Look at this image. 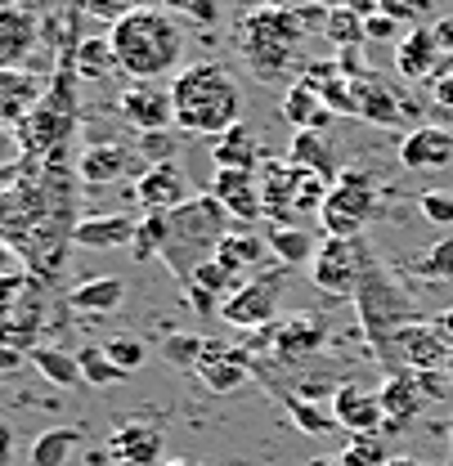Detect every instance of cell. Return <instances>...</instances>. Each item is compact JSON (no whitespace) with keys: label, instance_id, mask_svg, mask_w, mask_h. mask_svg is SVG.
<instances>
[{"label":"cell","instance_id":"d4e9b609","mask_svg":"<svg viewBox=\"0 0 453 466\" xmlns=\"http://www.w3.org/2000/svg\"><path fill=\"white\" fill-rule=\"evenodd\" d=\"M396 72L404 81H427L440 72V41L431 27H408L396 41Z\"/></svg>","mask_w":453,"mask_h":466},{"label":"cell","instance_id":"ee69618b","mask_svg":"<svg viewBox=\"0 0 453 466\" xmlns=\"http://www.w3.org/2000/svg\"><path fill=\"white\" fill-rule=\"evenodd\" d=\"M382 14H391L399 27H427V18L436 14V0H382Z\"/></svg>","mask_w":453,"mask_h":466},{"label":"cell","instance_id":"2e32d148","mask_svg":"<svg viewBox=\"0 0 453 466\" xmlns=\"http://www.w3.org/2000/svg\"><path fill=\"white\" fill-rule=\"evenodd\" d=\"M256 179H261V202H265L270 225L301 229V216H296V184H301V171H296L287 157H265Z\"/></svg>","mask_w":453,"mask_h":466},{"label":"cell","instance_id":"74e56055","mask_svg":"<svg viewBox=\"0 0 453 466\" xmlns=\"http://www.w3.org/2000/svg\"><path fill=\"white\" fill-rule=\"evenodd\" d=\"M77 368H81V381H86V386H95V390L117 386V381L126 377L113 359L104 354V346H81V350H77Z\"/></svg>","mask_w":453,"mask_h":466},{"label":"cell","instance_id":"9a60e30c","mask_svg":"<svg viewBox=\"0 0 453 466\" xmlns=\"http://www.w3.org/2000/svg\"><path fill=\"white\" fill-rule=\"evenodd\" d=\"M46 41V23L32 5L9 0L0 9V72L9 67H27V58L36 55V46Z\"/></svg>","mask_w":453,"mask_h":466},{"label":"cell","instance_id":"f907efd6","mask_svg":"<svg viewBox=\"0 0 453 466\" xmlns=\"http://www.w3.org/2000/svg\"><path fill=\"white\" fill-rule=\"evenodd\" d=\"M364 32H368V41H399V36H404V27H399L391 14H373V18L364 23Z\"/></svg>","mask_w":453,"mask_h":466},{"label":"cell","instance_id":"f6af8a7d","mask_svg":"<svg viewBox=\"0 0 453 466\" xmlns=\"http://www.w3.org/2000/svg\"><path fill=\"white\" fill-rule=\"evenodd\" d=\"M104 354L113 359L121 372H135V368L149 363V350H144V341H135V337H113V341L104 346Z\"/></svg>","mask_w":453,"mask_h":466},{"label":"cell","instance_id":"cb8c5ba5","mask_svg":"<svg viewBox=\"0 0 453 466\" xmlns=\"http://www.w3.org/2000/svg\"><path fill=\"white\" fill-rule=\"evenodd\" d=\"M135 148L117 144V139H99V144H86L81 157H77V175L81 184H117L121 175L135 167Z\"/></svg>","mask_w":453,"mask_h":466},{"label":"cell","instance_id":"f546056e","mask_svg":"<svg viewBox=\"0 0 453 466\" xmlns=\"http://www.w3.org/2000/svg\"><path fill=\"white\" fill-rule=\"evenodd\" d=\"M399 279H422V283H453V238H440L431 247H422L413 260H404L396 269Z\"/></svg>","mask_w":453,"mask_h":466},{"label":"cell","instance_id":"be15d7a7","mask_svg":"<svg viewBox=\"0 0 453 466\" xmlns=\"http://www.w3.org/2000/svg\"><path fill=\"white\" fill-rule=\"evenodd\" d=\"M449 466H453V462H449Z\"/></svg>","mask_w":453,"mask_h":466},{"label":"cell","instance_id":"6125c7cd","mask_svg":"<svg viewBox=\"0 0 453 466\" xmlns=\"http://www.w3.org/2000/svg\"><path fill=\"white\" fill-rule=\"evenodd\" d=\"M5 5H9V0H0V9H5Z\"/></svg>","mask_w":453,"mask_h":466},{"label":"cell","instance_id":"6f0895ef","mask_svg":"<svg viewBox=\"0 0 453 466\" xmlns=\"http://www.w3.org/2000/svg\"><path fill=\"white\" fill-rule=\"evenodd\" d=\"M305 466H341V458H314V462H305Z\"/></svg>","mask_w":453,"mask_h":466},{"label":"cell","instance_id":"f1b7e54d","mask_svg":"<svg viewBox=\"0 0 453 466\" xmlns=\"http://www.w3.org/2000/svg\"><path fill=\"white\" fill-rule=\"evenodd\" d=\"M211 162H216V171L256 175L261 171V144H256V135H252L247 126H233L229 135H221V139L211 144Z\"/></svg>","mask_w":453,"mask_h":466},{"label":"cell","instance_id":"91938a15","mask_svg":"<svg viewBox=\"0 0 453 466\" xmlns=\"http://www.w3.org/2000/svg\"><path fill=\"white\" fill-rule=\"evenodd\" d=\"M162 466H198V462H184V458H170V462H162Z\"/></svg>","mask_w":453,"mask_h":466},{"label":"cell","instance_id":"d6986e66","mask_svg":"<svg viewBox=\"0 0 453 466\" xmlns=\"http://www.w3.org/2000/svg\"><path fill=\"white\" fill-rule=\"evenodd\" d=\"M221 207L229 211V220L238 225H252V220H265V202H261V179L247 171H216L211 188H207Z\"/></svg>","mask_w":453,"mask_h":466},{"label":"cell","instance_id":"db71d44e","mask_svg":"<svg viewBox=\"0 0 453 466\" xmlns=\"http://www.w3.org/2000/svg\"><path fill=\"white\" fill-rule=\"evenodd\" d=\"M23 363H27V354H23V350L0 346V377H9V372H18Z\"/></svg>","mask_w":453,"mask_h":466},{"label":"cell","instance_id":"5b68a950","mask_svg":"<svg viewBox=\"0 0 453 466\" xmlns=\"http://www.w3.org/2000/svg\"><path fill=\"white\" fill-rule=\"evenodd\" d=\"M355 309H359V323L368 332V341L377 350V359L386 363L396 337L408 323H422L417 305L408 300V288H399V274L391 265H382L368 247L359 251V283H355Z\"/></svg>","mask_w":453,"mask_h":466},{"label":"cell","instance_id":"603a6c76","mask_svg":"<svg viewBox=\"0 0 453 466\" xmlns=\"http://www.w3.org/2000/svg\"><path fill=\"white\" fill-rule=\"evenodd\" d=\"M162 426L153 421H121L108 440V453L121 466H162Z\"/></svg>","mask_w":453,"mask_h":466},{"label":"cell","instance_id":"f35d334b","mask_svg":"<svg viewBox=\"0 0 453 466\" xmlns=\"http://www.w3.org/2000/svg\"><path fill=\"white\" fill-rule=\"evenodd\" d=\"M167 242V211H144L139 225H135V242H130V256L135 260H153Z\"/></svg>","mask_w":453,"mask_h":466},{"label":"cell","instance_id":"ba28073f","mask_svg":"<svg viewBox=\"0 0 453 466\" xmlns=\"http://www.w3.org/2000/svg\"><path fill=\"white\" fill-rule=\"evenodd\" d=\"M287 279H292V269H283V265H270V269L252 274V279L221 305V319H225L229 328H242V332H265L270 323L283 319L279 309H283Z\"/></svg>","mask_w":453,"mask_h":466},{"label":"cell","instance_id":"4fadbf2b","mask_svg":"<svg viewBox=\"0 0 453 466\" xmlns=\"http://www.w3.org/2000/svg\"><path fill=\"white\" fill-rule=\"evenodd\" d=\"M449 341L431 328V323H408L391 346V359H386V377L391 372H445L449 363Z\"/></svg>","mask_w":453,"mask_h":466},{"label":"cell","instance_id":"7bdbcfd3","mask_svg":"<svg viewBox=\"0 0 453 466\" xmlns=\"http://www.w3.org/2000/svg\"><path fill=\"white\" fill-rule=\"evenodd\" d=\"M162 354H167L175 368L193 372V363H198V354H202V337H193V332H170L167 341H162Z\"/></svg>","mask_w":453,"mask_h":466},{"label":"cell","instance_id":"277c9868","mask_svg":"<svg viewBox=\"0 0 453 466\" xmlns=\"http://www.w3.org/2000/svg\"><path fill=\"white\" fill-rule=\"evenodd\" d=\"M229 225H233L229 211L211 193H193L184 207L167 211V242H162L158 260L167 265L170 279H175L180 288L193 279L198 265H207V260L221 251V242L233 233Z\"/></svg>","mask_w":453,"mask_h":466},{"label":"cell","instance_id":"f5cc1de1","mask_svg":"<svg viewBox=\"0 0 453 466\" xmlns=\"http://www.w3.org/2000/svg\"><path fill=\"white\" fill-rule=\"evenodd\" d=\"M14 453H18V440H14V426L0 417V466L14 462Z\"/></svg>","mask_w":453,"mask_h":466},{"label":"cell","instance_id":"4316f807","mask_svg":"<svg viewBox=\"0 0 453 466\" xmlns=\"http://www.w3.org/2000/svg\"><path fill=\"white\" fill-rule=\"evenodd\" d=\"M135 216H86V220H77V229H72V242L77 247H95V251H117V247H130L135 242Z\"/></svg>","mask_w":453,"mask_h":466},{"label":"cell","instance_id":"9c48e42d","mask_svg":"<svg viewBox=\"0 0 453 466\" xmlns=\"http://www.w3.org/2000/svg\"><path fill=\"white\" fill-rule=\"evenodd\" d=\"M333 337V323L314 309H296V314H283L279 323H270L261 332V341L270 346V359L279 368H301L310 359H319V350L328 346Z\"/></svg>","mask_w":453,"mask_h":466},{"label":"cell","instance_id":"8d00e7d4","mask_svg":"<svg viewBox=\"0 0 453 466\" xmlns=\"http://www.w3.org/2000/svg\"><path fill=\"white\" fill-rule=\"evenodd\" d=\"M324 36H328V41H333L337 50H359V46L368 41V32H364V18H359L355 9H345V5H337V9H328Z\"/></svg>","mask_w":453,"mask_h":466},{"label":"cell","instance_id":"44dd1931","mask_svg":"<svg viewBox=\"0 0 453 466\" xmlns=\"http://www.w3.org/2000/svg\"><path fill=\"white\" fill-rule=\"evenodd\" d=\"M399 162L408 171H440L453 162V135L445 126H413L399 135Z\"/></svg>","mask_w":453,"mask_h":466},{"label":"cell","instance_id":"30bf717a","mask_svg":"<svg viewBox=\"0 0 453 466\" xmlns=\"http://www.w3.org/2000/svg\"><path fill=\"white\" fill-rule=\"evenodd\" d=\"M359 251L364 242L359 238H324L314 260H310V279L324 296H341L350 300L355 296V283H359Z\"/></svg>","mask_w":453,"mask_h":466},{"label":"cell","instance_id":"bcb514c9","mask_svg":"<svg viewBox=\"0 0 453 466\" xmlns=\"http://www.w3.org/2000/svg\"><path fill=\"white\" fill-rule=\"evenodd\" d=\"M417 211L431 220V225H453V193H440V188H427L417 198Z\"/></svg>","mask_w":453,"mask_h":466},{"label":"cell","instance_id":"6da1fadb","mask_svg":"<svg viewBox=\"0 0 453 466\" xmlns=\"http://www.w3.org/2000/svg\"><path fill=\"white\" fill-rule=\"evenodd\" d=\"M305 36H310V27L301 18V5L242 0L233 14V50L252 67V76L265 86L287 81V72H301Z\"/></svg>","mask_w":453,"mask_h":466},{"label":"cell","instance_id":"83f0119b","mask_svg":"<svg viewBox=\"0 0 453 466\" xmlns=\"http://www.w3.org/2000/svg\"><path fill=\"white\" fill-rule=\"evenodd\" d=\"M287 162H292L296 171H310V175H319V179H328V184L341 175L333 144H328L324 135H314V130H296V135H292V144H287Z\"/></svg>","mask_w":453,"mask_h":466},{"label":"cell","instance_id":"ab89813d","mask_svg":"<svg viewBox=\"0 0 453 466\" xmlns=\"http://www.w3.org/2000/svg\"><path fill=\"white\" fill-rule=\"evenodd\" d=\"M135 153H139L144 167H175L180 139H175V130H153V135H139L135 139Z\"/></svg>","mask_w":453,"mask_h":466},{"label":"cell","instance_id":"4dcf8cb0","mask_svg":"<svg viewBox=\"0 0 453 466\" xmlns=\"http://www.w3.org/2000/svg\"><path fill=\"white\" fill-rule=\"evenodd\" d=\"M121 300H126V283L113 279V274L108 279H86V283H77L67 291V305L77 314H113Z\"/></svg>","mask_w":453,"mask_h":466},{"label":"cell","instance_id":"d590c367","mask_svg":"<svg viewBox=\"0 0 453 466\" xmlns=\"http://www.w3.org/2000/svg\"><path fill=\"white\" fill-rule=\"evenodd\" d=\"M50 386H77L81 381V368H77V354H67V350H55V346H36L32 350V359H27Z\"/></svg>","mask_w":453,"mask_h":466},{"label":"cell","instance_id":"7402d4cb","mask_svg":"<svg viewBox=\"0 0 453 466\" xmlns=\"http://www.w3.org/2000/svg\"><path fill=\"white\" fill-rule=\"evenodd\" d=\"M193 193H189V179L180 167H144L135 175V202L144 211H175L184 207Z\"/></svg>","mask_w":453,"mask_h":466},{"label":"cell","instance_id":"60d3db41","mask_svg":"<svg viewBox=\"0 0 453 466\" xmlns=\"http://www.w3.org/2000/svg\"><path fill=\"white\" fill-rule=\"evenodd\" d=\"M341 466H386V444H382V435H350V444L337 453Z\"/></svg>","mask_w":453,"mask_h":466},{"label":"cell","instance_id":"816d5d0a","mask_svg":"<svg viewBox=\"0 0 453 466\" xmlns=\"http://www.w3.org/2000/svg\"><path fill=\"white\" fill-rule=\"evenodd\" d=\"M9 274H23V256H18L14 242L0 238V279H9Z\"/></svg>","mask_w":453,"mask_h":466},{"label":"cell","instance_id":"52a82bcc","mask_svg":"<svg viewBox=\"0 0 453 466\" xmlns=\"http://www.w3.org/2000/svg\"><path fill=\"white\" fill-rule=\"evenodd\" d=\"M377 211H382V175L368 167H345L328 188L319 225L328 238H359L368 220H377Z\"/></svg>","mask_w":453,"mask_h":466},{"label":"cell","instance_id":"836d02e7","mask_svg":"<svg viewBox=\"0 0 453 466\" xmlns=\"http://www.w3.org/2000/svg\"><path fill=\"white\" fill-rule=\"evenodd\" d=\"M67 63H72V72H77L81 81H104V76L121 72V67H117L113 46H108V36H86Z\"/></svg>","mask_w":453,"mask_h":466},{"label":"cell","instance_id":"e575fe53","mask_svg":"<svg viewBox=\"0 0 453 466\" xmlns=\"http://www.w3.org/2000/svg\"><path fill=\"white\" fill-rule=\"evenodd\" d=\"M81 444V431L77 426H55V431H41L32 440V466H67L72 453Z\"/></svg>","mask_w":453,"mask_h":466},{"label":"cell","instance_id":"c3c4849f","mask_svg":"<svg viewBox=\"0 0 453 466\" xmlns=\"http://www.w3.org/2000/svg\"><path fill=\"white\" fill-rule=\"evenodd\" d=\"M77 9L113 27V23H117V18H121V14H126V9H130V5H126V0H77Z\"/></svg>","mask_w":453,"mask_h":466},{"label":"cell","instance_id":"e0dca14e","mask_svg":"<svg viewBox=\"0 0 453 466\" xmlns=\"http://www.w3.org/2000/svg\"><path fill=\"white\" fill-rule=\"evenodd\" d=\"M46 90H50V81H46L41 72H32V67H9V72H0V126L18 130L27 116L41 108Z\"/></svg>","mask_w":453,"mask_h":466},{"label":"cell","instance_id":"8fae6325","mask_svg":"<svg viewBox=\"0 0 453 466\" xmlns=\"http://www.w3.org/2000/svg\"><path fill=\"white\" fill-rule=\"evenodd\" d=\"M193 377L216 395H233L238 386L252 381V350L229 346L221 337H202V354L193 363Z\"/></svg>","mask_w":453,"mask_h":466},{"label":"cell","instance_id":"9f6ffc18","mask_svg":"<svg viewBox=\"0 0 453 466\" xmlns=\"http://www.w3.org/2000/svg\"><path fill=\"white\" fill-rule=\"evenodd\" d=\"M386 466H427V462H417V458H391Z\"/></svg>","mask_w":453,"mask_h":466},{"label":"cell","instance_id":"7a4b0ae2","mask_svg":"<svg viewBox=\"0 0 453 466\" xmlns=\"http://www.w3.org/2000/svg\"><path fill=\"white\" fill-rule=\"evenodd\" d=\"M108 46L130 81H162L184 63V23L162 5H130L108 27Z\"/></svg>","mask_w":453,"mask_h":466},{"label":"cell","instance_id":"1f68e13d","mask_svg":"<svg viewBox=\"0 0 453 466\" xmlns=\"http://www.w3.org/2000/svg\"><path fill=\"white\" fill-rule=\"evenodd\" d=\"M274 400L283 404V412L292 417V426L305 431V435H333V431H337L333 408H324L319 400H305V395H296V390H274Z\"/></svg>","mask_w":453,"mask_h":466},{"label":"cell","instance_id":"ffe728a7","mask_svg":"<svg viewBox=\"0 0 453 466\" xmlns=\"http://www.w3.org/2000/svg\"><path fill=\"white\" fill-rule=\"evenodd\" d=\"M333 417H337L341 431L350 435H382V404H377V390H364L359 381H341L333 390Z\"/></svg>","mask_w":453,"mask_h":466},{"label":"cell","instance_id":"3957f363","mask_svg":"<svg viewBox=\"0 0 453 466\" xmlns=\"http://www.w3.org/2000/svg\"><path fill=\"white\" fill-rule=\"evenodd\" d=\"M170 108L184 135L221 139L242 126V95L233 86L225 63H189L170 76Z\"/></svg>","mask_w":453,"mask_h":466},{"label":"cell","instance_id":"d6a6232c","mask_svg":"<svg viewBox=\"0 0 453 466\" xmlns=\"http://www.w3.org/2000/svg\"><path fill=\"white\" fill-rule=\"evenodd\" d=\"M265 242H270V256H274L283 269H301V265H310V260H314V251H319V242H314L310 233L292 229V225H270V229H265Z\"/></svg>","mask_w":453,"mask_h":466},{"label":"cell","instance_id":"b9f144b4","mask_svg":"<svg viewBox=\"0 0 453 466\" xmlns=\"http://www.w3.org/2000/svg\"><path fill=\"white\" fill-rule=\"evenodd\" d=\"M167 14H180L184 23H198V27H216L221 23V0H158Z\"/></svg>","mask_w":453,"mask_h":466},{"label":"cell","instance_id":"484cf974","mask_svg":"<svg viewBox=\"0 0 453 466\" xmlns=\"http://www.w3.org/2000/svg\"><path fill=\"white\" fill-rule=\"evenodd\" d=\"M283 121L292 126V135L296 130H314V135H324L328 126H333V108L319 99V90H310L305 81H292L283 95Z\"/></svg>","mask_w":453,"mask_h":466},{"label":"cell","instance_id":"11a10c76","mask_svg":"<svg viewBox=\"0 0 453 466\" xmlns=\"http://www.w3.org/2000/svg\"><path fill=\"white\" fill-rule=\"evenodd\" d=\"M431 328H436V332L449 341V350H453V305H445L440 314H431Z\"/></svg>","mask_w":453,"mask_h":466},{"label":"cell","instance_id":"7dc6e473","mask_svg":"<svg viewBox=\"0 0 453 466\" xmlns=\"http://www.w3.org/2000/svg\"><path fill=\"white\" fill-rule=\"evenodd\" d=\"M27 288H32L27 274H9V279H0V319H14V314H18V305H23Z\"/></svg>","mask_w":453,"mask_h":466},{"label":"cell","instance_id":"680465c9","mask_svg":"<svg viewBox=\"0 0 453 466\" xmlns=\"http://www.w3.org/2000/svg\"><path fill=\"white\" fill-rule=\"evenodd\" d=\"M310 5H324V9H337V5H345V0H310Z\"/></svg>","mask_w":453,"mask_h":466},{"label":"cell","instance_id":"7c38bea8","mask_svg":"<svg viewBox=\"0 0 453 466\" xmlns=\"http://www.w3.org/2000/svg\"><path fill=\"white\" fill-rule=\"evenodd\" d=\"M117 113L135 135H153V130H170L175 108H170V86L167 81H130L117 95Z\"/></svg>","mask_w":453,"mask_h":466},{"label":"cell","instance_id":"94428289","mask_svg":"<svg viewBox=\"0 0 453 466\" xmlns=\"http://www.w3.org/2000/svg\"><path fill=\"white\" fill-rule=\"evenodd\" d=\"M445 372H449V381H453V354H449V363H445Z\"/></svg>","mask_w":453,"mask_h":466},{"label":"cell","instance_id":"5bb4252c","mask_svg":"<svg viewBox=\"0 0 453 466\" xmlns=\"http://www.w3.org/2000/svg\"><path fill=\"white\" fill-rule=\"evenodd\" d=\"M350 116L396 130L408 121V99L396 95L382 76H373V67H364V72H350Z\"/></svg>","mask_w":453,"mask_h":466},{"label":"cell","instance_id":"ac0fdd59","mask_svg":"<svg viewBox=\"0 0 453 466\" xmlns=\"http://www.w3.org/2000/svg\"><path fill=\"white\" fill-rule=\"evenodd\" d=\"M377 404H382V435H399L404 426H413L422 417V390L413 381V372H391L382 386H377Z\"/></svg>","mask_w":453,"mask_h":466},{"label":"cell","instance_id":"681fc988","mask_svg":"<svg viewBox=\"0 0 453 466\" xmlns=\"http://www.w3.org/2000/svg\"><path fill=\"white\" fill-rule=\"evenodd\" d=\"M413 381H417L422 400H445V395H453L449 372H413Z\"/></svg>","mask_w":453,"mask_h":466},{"label":"cell","instance_id":"8992f818","mask_svg":"<svg viewBox=\"0 0 453 466\" xmlns=\"http://www.w3.org/2000/svg\"><path fill=\"white\" fill-rule=\"evenodd\" d=\"M14 139L27 157H58L77 139V72L67 58H58L41 108L14 130Z\"/></svg>","mask_w":453,"mask_h":466}]
</instances>
